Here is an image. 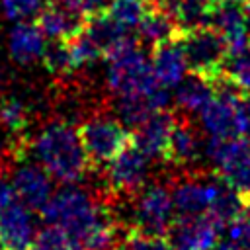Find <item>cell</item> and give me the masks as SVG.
Instances as JSON below:
<instances>
[{
	"label": "cell",
	"mask_w": 250,
	"mask_h": 250,
	"mask_svg": "<svg viewBox=\"0 0 250 250\" xmlns=\"http://www.w3.org/2000/svg\"><path fill=\"white\" fill-rule=\"evenodd\" d=\"M39 213L45 225H53L66 234L72 250L117 248V225L111 211L76 184H64L57 189Z\"/></svg>",
	"instance_id": "6da1fadb"
},
{
	"label": "cell",
	"mask_w": 250,
	"mask_h": 250,
	"mask_svg": "<svg viewBox=\"0 0 250 250\" xmlns=\"http://www.w3.org/2000/svg\"><path fill=\"white\" fill-rule=\"evenodd\" d=\"M33 160H37L53 180L61 184L80 182L90 164L84 145L78 135V127L68 121L47 123L33 139Z\"/></svg>",
	"instance_id": "7a4b0ae2"
},
{
	"label": "cell",
	"mask_w": 250,
	"mask_h": 250,
	"mask_svg": "<svg viewBox=\"0 0 250 250\" xmlns=\"http://www.w3.org/2000/svg\"><path fill=\"white\" fill-rule=\"evenodd\" d=\"M215 94L207 105L197 113L201 129L215 139H234L248 133V119L240 90L229 82L223 72L213 78Z\"/></svg>",
	"instance_id": "3957f363"
},
{
	"label": "cell",
	"mask_w": 250,
	"mask_h": 250,
	"mask_svg": "<svg viewBox=\"0 0 250 250\" xmlns=\"http://www.w3.org/2000/svg\"><path fill=\"white\" fill-rule=\"evenodd\" d=\"M107 86L113 96H145L158 86L150 59L131 39L107 57Z\"/></svg>",
	"instance_id": "277c9868"
},
{
	"label": "cell",
	"mask_w": 250,
	"mask_h": 250,
	"mask_svg": "<svg viewBox=\"0 0 250 250\" xmlns=\"http://www.w3.org/2000/svg\"><path fill=\"white\" fill-rule=\"evenodd\" d=\"M127 213L129 215L125 219V225H129V229L166 236V232H170V227L174 225L176 215L172 189L158 182L146 184L143 189L131 195Z\"/></svg>",
	"instance_id": "5b68a950"
},
{
	"label": "cell",
	"mask_w": 250,
	"mask_h": 250,
	"mask_svg": "<svg viewBox=\"0 0 250 250\" xmlns=\"http://www.w3.org/2000/svg\"><path fill=\"white\" fill-rule=\"evenodd\" d=\"M78 135L90 164L96 166H105L131 143L129 127H125L117 115L109 113H98L84 119L78 125Z\"/></svg>",
	"instance_id": "8992f818"
},
{
	"label": "cell",
	"mask_w": 250,
	"mask_h": 250,
	"mask_svg": "<svg viewBox=\"0 0 250 250\" xmlns=\"http://www.w3.org/2000/svg\"><path fill=\"white\" fill-rule=\"evenodd\" d=\"M178 41L182 45L189 72L201 74L209 80L217 78L223 72L229 45L215 27L205 25L191 31H182L178 35Z\"/></svg>",
	"instance_id": "52a82bcc"
},
{
	"label": "cell",
	"mask_w": 250,
	"mask_h": 250,
	"mask_svg": "<svg viewBox=\"0 0 250 250\" xmlns=\"http://www.w3.org/2000/svg\"><path fill=\"white\" fill-rule=\"evenodd\" d=\"M205 154L217 174L240 195H250V143L244 137L215 139L209 137Z\"/></svg>",
	"instance_id": "ba28073f"
},
{
	"label": "cell",
	"mask_w": 250,
	"mask_h": 250,
	"mask_svg": "<svg viewBox=\"0 0 250 250\" xmlns=\"http://www.w3.org/2000/svg\"><path fill=\"white\" fill-rule=\"evenodd\" d=\"M148 170L150 158L131 141L111 162L105 164L104 184L113 195L131 197L146 186Z\"/></svg>",
	"instance_id": "9c48e42d"
},
{
	"label": "cell",
	"mask_w": 250,
	"mask_h": 250,
	"mask_svg": "<svg viewBox=\"0 0 250 250\" xmlns=\"http://www.w3.org/2000/svg\"><path fill=\"white\" fill-rule=\"evenodd\" d=\"M221 176H186L178 180L172 188L174 209L178 217L207 215L215 193L219 189Z\"/></svg>",
	"instance_id": "30bf717a"
},
{
	"label": "cell",
	"mask_w": 250,
	"mask_h": 250,
	"mask_svg": "<svg viewBox=\"0 0 250 250\" xmlns=\"http://www.w3.org/2000/svg\"><path fill=\"white\" fill-rule=\"evenodd\" d=\"M10 182L16 189L18 199L33 211H41L51 199V195L55 193L53 176L37 160L16 164V168L12 170Z\"/></svg>",
	"instance_id": "8fae6325"
},
{
	"label": "cell",
	"mask_w": 250,
	"mask_h": 250,
	"mask_svg": "<svg viewBox=\"0 0 250 250\" xmlns=\"http://www.w3.org/2000/svg\"><path fill=\"white\" fill-rule=\"evenodd\" d=\"M37 221L33 209L16 199L0 211V248L2 250H29L37 236Z\"/></svg>",
	"instance_id": "7c38bea8"
},
{
	"label": "cell",
	"mask_w": 250,
	"mask_h": 250,
	"mask_svg": "<svg viewBox=\"0 0 250 250\" xmlns=\"http://www.w3.org/2000/svg\"><path fill=\"white\" fill-rule=\"evenodd\" d=\"M221 225L211 215L178 217L170 227L174 250H215Z\"/></svg>",
	"instance_id": "4fadbf2b"
},
{
	"label": "cell",
	"mask_w": 250,
	"mask_h": 250,
	"mask_svg": "<svg viewBox=\"0 0 250 250\" xmlns=\"http://www.w3.org/2000/svg\"><path fill=\"white\" fill-rule=\"evenodd\" d=\"M174 123H176V115L170 113L168 109L154 111L145 123L133 129L131 141L150 160H166Z\"/></svg>",
	"instance_id": "5bb4252c"
},
{
	"label": "cell",
	"mask_w": 250,
	"mask_h": 250,
	"mask_svg": "<svg viewBox=\"0 0 250 250\" xmlns=\"http://www.w3.org/2000/svg\"><path fill=\"white\" fill-rule=\"evenodd\" d=\"M211 27H215L230 49L250 43L246 21V0H211Z\"/></svg>",
	"instance_id": "9a60e30c"
},
{
	"label": "cell",
	"mask_w": 250,
	"mask_h": 250,
	"mask_svg": "<svg viewBox=\"0 0 250 250\" xmlns=\"http://www.w3.org/2000/svg\"><path fill=\"white\" fill-rule=\"evenodd\" d=\"M86 18L62 0L47 2L37 14V25L51 41H68L84 29Z\"/></svg>",
	"instance_id": "2e32d148"
},
{
	"label": "cell",
	"mask_w": 250,
	"mask_h": 250,
	"mask_svg": "<svg viewBox=\"0 0 250 250\" xmlns=\"http://www.w3.org/2000/svg\"><path fill=\"white\" fill-rule=\"evenodd\" d=\"M150 64H152V72H154L156 82L164 88H170V90L176 88L186 78V74L189 70L178 37L152 47Z\"/></svg>",
	"instance_id": "e0dca14e"
},
{
	"label": "cell",
	"mask_w": 250,
	"mask_h": 250,
	"mask_svg": "<svg viewBox=\"0 0 250 250\" xmlns=\"http://www.w3.org/2000/svg\"><path fill=\"white\" fill-rule=\"evenodd\" d=\"M201 148H205V146L201 145L199 133L191 125V121L182 113L176 115V123H174V129H172L166 162L188 168L193 162H197V158L201 156Z\"/></svg>",
	"instance_id": "ac0fdd59"
},
{
	"label": "cell",
	"mask_w": 250,
	"mask_h": 250,
	"mask_svg": "<svg viewBox=\"0 0 250 250\" xmlns=\"http://www.w3.org/2000/svg\"><path fill=\"white\" fill-rule=\"evenodd\" d=\"M84 31L92 37V41L102 49L104 59H107L113 51H117L119 47H123L125 43H129L131 39H135L129 33V27L121 25L119 21H115L105 10L100 14H94L90 18H86L84 23Z\"/></svg>",
	"instance_id": "d6986e66"
},
{
	"label": "cell",
	"mask_w": 250,
	"mask_h": 250,
	"mask_svg": "<svg viewBox=\"0 0 250 250\" xmlns=\"http://www.w3.org/2000/svg\"><path fill=\"white\" fill-rule=\"evenodd\" d=\"M45 47H47L45 33L37 25V21L21 20L10 31V39H8L10 55L14 61H18L21 64L41 59L45 53Z\"/></svg>",
	"instance_id": "ffe728a7"
},
{
	"label": "cell",
	"mask_w": 250,
	"mask_h": 250,
	"mask_svg": "<svg viewBox=\"0 0 250 250\" xmlns=\"http://www.w3.org/2000/svg\"><path fill=\"white\" fill-rule=\"evenodd\" d=\"M215 94V86L213 80L201 76V74H186V78L176 86L174 92V104L178 105L182 115H189V113H199L207 102L213 98Z\"/></svg>",
	"instance_id": "44dd1931"
},
{
	"label": "cell",
	"mask_w": 250,
	"mask_h": 250,
	"mask_svg": "<svg viewBox=\"0 0 250 250\" xmlns=\"http://www.w3.org/2000/svg\"><path fill=\"white\" fill-rule=\"evenodd\" d=\"M137 33L145 43H148L150 47H156L160 43L176 39L180 35V27L168 10L160 6H150L143 16V20L139 21Z\"/></svg>",
	"instance_id": "7402d4cb"
},
{
	"label": "cell",
	"mask_w": 250,
	"mask_h": 250,
	"mask_svg": "<svg viewBox=\"0 0 250 250\" xmlns=\"http://www.w3.org/2000/svg\"><path fill=\"white\" fill-rule=\"evenodd\" d=\"M160 8L172 14L180 33L205 27L211 21V0H166Z\"/></svg>",
	"instance_id": "603a6c76"
},
{
	"label": "cell",
	"mask_w": 250,
	"mask_h": 250,
	"mask_svg": "<svg viewBox=\"0 0 250 250\" xmlns=\"http://www.w3.org/2000/svg\"><path fill=\"white\" fill-rule=\"evenodd\" d=\"M244 211V195H240L234 188H230L223 178L219 182V189L215 193V199L211 203V209L207 215H211L221 227L238 219Z\"/></svg>",
	"instance_id": "cb8c5ba5"
},
{
	"label": "cell",
	"mask_w": 250,
	"mask_h": 250,
	"mask_svg": "<svg viewBox=\"0 0 250 250\" xmlns=\"http://www.w3.org/2000/svg\"><path fill=\"white\" fill-rule=\"evenodd\" d=\"M223 76L232 82L242 94L250 96V43L230 49L223 64Z\"/></svg>",
	"instance_id": "d4e9b609"
},
{
	"label": "cell",
	"mask_w": 250,
	"mask_h": 250,
	"mask_svg": "<svg viewBox=\"0 0 250 250\" xmlns=\"http://www.w3.org/2000/svg\"><path fill=\"white\" fill-rule=\"evenodd\" d=\"M156 109L152 107L148 96H115V115L131 131L145 123Z\"/></svg>",
	"instance_id": "484cf974"
},
{
	"label": "cell",
	"mask_w": 250,
	"mask_h": 250,
	"mask_svg": "<svg viewBox=\"0 0 250 250\" xmlns=\"http://www.w3.org/2000/svg\"><path fill=\"white\" fill-rule=\"evenodd\" d=\"M215 250H250V223L240 215L223 225Z\"/></svg>",
	"instance_id": "4316f807"
},
{
	"label": "cell",
	"mask_w": 250,
	"mask_h": 250,
	"mask_svg": "<svg viewBox=\"0 0 250 250\" xmlns=\"http://www.w3.org/2000/svg\"><path fill=\"white\" fill-rule=\"evenodd\" d=\"M41 59H43L45 68L55 76H68L70 72L76 70L74 59L70 55L66 41H51L45 47V53Z\"/></svg>",
	"instance_id": "83f0119b"
},
{
	"label": "cell",
	"mask_w": 250,
	"mask_h": 250,
	"mask_svg": "<svg viewBox=\"0 0 250 250\" xmlns=\"http://www.w3.org/2000/svg\"><path fill=\"white\" fill-rule=\"evenodd\" d=\"M150 6L145 0H107L105 12L125 27H137Z\"/></svg>",
	"instance_id": "f1b7e54d"
},
{
	"label": "cell",
	"mask_w": 250,
	"mask_h": 250,
	"mask_svg": "<svg viewBox=\"0 0 250 250\" xmlns=\"http://www.w3.org/2000/svg\"><path fill=\"white\" fill-rule=\"evenodd\" d=\"M117 250H174L170 238L164 234H148L137 229H127L125 236L117 242Z\"/></svg>",
	"instance_id": "f546056e"
},
{
	"label": "cell",
	"mask_w": 250,
	"mask_h": 250,
	"mask_svg": "<svg viewBox=\"0 0 250 250\" xmlns=\"http://www.w3.org/2000/svg\"><path fill=\"white\" fill-rule=\"evenodd\" d=\"M66 43H68V49H70V55L74 59L76 68H84L88 64H94L96 61L104 59L102 49L92 41V37L84 29L80 33H76L72 39H68Z\"/></svg>",
	"instance_id": "4dcf8cb0"
},
{
	"label": "cell",
	"mask_w": 250,
	"mask_h": 250,
	"mask_svg": "<svg viewBox=\"0 0 250 250\" xmlns=\"http://www.w3.org/2000/svg\"><path fill=\"white\" fill-rule=\"evenodd\" d=\"M0 125L8 131L20 135L27 127V107L18 98H2L0 100Z\"/></svg>",
	"instance_id": "1f68e13d"
},
{
	"label": "cell",
	"mask_w": 250,
	"mask_h": 250,
	"mask_svg": "<svg viewBox=\"0 0 250 250\" xmlns=\"http://www.w3.org/2000/svg\"><path fill=\"white\" fill-rule=\"evenodd\" d=\"M29 250H72V248L66 234L61 229L53 225H45L43 229H39Z\"/></svg>",
	"instance_id": "d6a6232c"
},
{
	"label": "cell",
	"mask_w": 250,
	"mask_h": 250,
	"mask_svg": "<svg viewBox=\"0 0 250 250\" xmlns=\"http://www.w3.org/2000/svg\"><path fill=\"white\" fill-rule=\"evenodd\" d=\"M0 6L6 18L21 21L29 20L33 14H39V10L45 6V0H0Z\"/></svg>",
	"instance_id": "836d02e7"
},
{
	"label": "cell",
	"mask_w": 250,
	"mask_h": 250,
	"mask_svg": "<svg viewBox=\"0 0 250 250\" xmlns=\"http://www.w3.org/2000/svg\"><path fill=\"white\" fill-rule=\"evenodd\" d=\"M62 2L68 4L70 8H74L76 12H80L84 18L104 12L107 6V0H62Z\"/></svg>",
	"instance_id": "e575fe53"
},
{
	"label": "cell",
	"mask_w": 250,
	"mask_h": 250,
	"mask_svg": "<svg viewBox=\"0 0 250 250\" xmlns=\"http://www.w3.org/2000/svg\"><path fill=\"white\" fill-rule=\"evenodd\" d=\"M16 152H18L16 133H12L4 125H0V162H4L8 156H14Z\"/></svg>",
	"instance_id": "d590c367"
},
{
	"label": "cell",
	"mask_w": 250,
	"mask_h": 250,
	"mask_svg": "<svg viewBox=\"0 0 250 250\" xmlns=\"http://www.w3.org/2000/svg\"><path fill=\"white\" fill-rule=\"evenodd\" d=\"M16 199H18V195H16V189H14L12 182L0 176V211L6 209L8 205H12Z\"/></svg>",
	"instance_id": "8d00e7d4"
},
{
	"label": "cell",
	"mask_w": 250,
	"mask_h": 250,
	"mask_svg": "<svg viewBox=\"0 0 250 250\" xmlns=\"http://www.w3.org/2000/svg\"><path fill=\"white\" fill-rule=\"evenodd\" d=\"M242 217L250 223V195H248V197H244V211H242Z\"/></svg>",
	"instance_id": "74e56055"
},
{
	"label": "cell",
	"mask_w": 250,
	"mask_h": 250,
	"mask_svg": "<svg viewBox=\"0 0 250 250\" xmlns=\"http://www.w3.org/2000/svg\"><path fill=\"white\" fill-rule=\"evenodd\" d=\"M244 111H246V119H248V131H250V96L244 100Z\"/></svg>",
	"instance_id": "f35d334b"
},
{
	"label": "cell",
	"mask_w": 250,
	"mask_h": 250,
	"mask_svg": "<svg viewBox=\"0 0 250 250\" xmlns=\"http://www.w3.org/2000/svg\"><path fill=\"white\" fill-rule=\"evenodd\" d=\"M148 6H164L166 4V0H145Z\"/></svg>",
	"instance_id": "ab89813d"
},
{
	"label": "cell",
	"mask_w": 250,
	"mask_h": 250,
	"mask_svg": "<svg viewBox=\"0 0 250 250\" xmlns=\"http://www.w3.org/2000/svg\"><path fill=\"white\" fill-rule=\"evenodd\" d=\"M246 21H248V31H250V0H246Z\"/></svg>",
	"instance_id": "60d3db41"
}]
</instances>
